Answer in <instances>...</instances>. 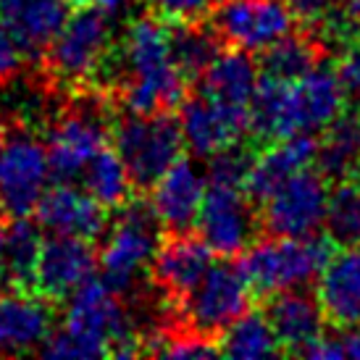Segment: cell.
<instances>
[{"label":"cell","instance_id":"obj_25","mask_svg":"<svg viewBox=\"0 0 360 360\" xmlns=\"http://www.w3.org/2000/svg\"><path fill=\"white\" fill-rule=\"evenodd\" d=\"M40 250V224H32L27 216H19L3 231V274L13 290H34Z\"/></svg>","mask_w":360,"mask_h":360},{"label":"cell","instance_id":"obj_9","mask_svg":"<svg viewBox=\"0 0 360 360\" xmlns=\"http://www.w3.org/2000/svg\"><path fill=\"white\" fill-rule=\"evenodd\" d=\"M195 226L200 240L219 258H234L250 248L255 240L252 200L242 184L208 181Z\"/></svg>","mask_w":360,"mask_h":360},{"label":"cell","instance_id":"obj_36","mask_svg":"<svg viewBox=\"0 0 360 360\" xmlns=\"http://www.w3.org/2000/svg\"><path fill=\"white\" fill-rule=\"evenodd\" d=\"M148 3L160 19L171 24L200 21L213 6V0H148Z\"/></svg>","mask_w":360,"mask_h":360},{"label":"cell","instance_id":"obj_2","mask_svg":"<svg viewBox=\"0 0 360 360\" xmlns=\"http://www.w3.org/2000/svg\"><path fill=\"white\" fill-rule=\"evenodd\" d=\"M116 66H121L119 95L127 113H158L184 101L187 77L171 58V32L158 19L131 21Z\"/></svg>","mask_w":360,"mask_h":360},{"label":"cell","instance_id":"obj_22","mask_svg":"<svg viewBox=\"0 0 360 360\" xmlns=\"http://www.w3.org/2000/svg\"><path fill=\"white\" fill-rule=\"evenodd\" d=\"M316 300L334 326H360V252H334L319 274Z\"/></svg>","mask_w":360,"mask_h":360},{"label":"cell","instance_id":"obj_21","mask_svg":"<svg viewBox=\"0 0 360 360\" xmlns=\"http://www.w3.org/2000/svg\"><path fill=\"white\" fill-rule=\"evenodd\" d=\"M274 334L279 340L281 350L292 355H302L313 342L323 334V310L319 300L302 290L276 292L266 308Z\"/></svg>","mask_w":360,"mask_h":360},{"label":"cell","instance_id":"obj_14","mask_svg":"<svg viewBox=\"0 0 360 360\" xmlns=\"http://www.w3.org/2000/svg\"><path fill=\"white\" fill-rule=\"evenodd\" d=\"M98 269V255L90 240L71 234H51L42 240L34 290H40L48 300H63L82 287Z\"/></svg>","mask_w":360,"mask_h":360},{"label":"cell","instance_id":"obj_18","mask_svg":"<svg viewBox=\"0 0 360 360\" xmlns=\"http://www.w3.org/2000/svg\"><path fill=\"white\" fill-rule=\"evenodd\" d=\"M71 11V0H0V19L27 58H40L48 53Z\"/></svg>","mask_w":360,"mask_h":360},{"label":"cell","instance_id":"obj_13","mask_svg":"<svg viewBox=\"0 0 360 360\" xmlns=\"http://www.w3.org/2000/svg\"><path fill=\"white\" fill-rule=\"evenodd\" d=\"M179 127L184 148H190L198 158H210L245 137V131L250 129V110L226 108L205 95H198L181 101Z\"/></svg>","mask_w":360,"mask_h":360},{"label":"cell","instance_id":"obj_41","mask_svg":"<svg viewBox=\"0 0 360 360\" xmlns=\"http://www.w3.org/2000/svg\"><path fill=\"white\" fill-rule=\"evenodd\" d=\"M6 281V274H3V231H0V284Z\"/></svg>","mask_w":360,"mask_h":360},{"label":"cell","instance_id":"obj_5","mask_svg":"<svg viewBox=\"0 0 360 360\" xmlns=\"http://www.w3.org/2000/svg\"><path fill=\"white\" fill-rule=\"evenodd\" d=\"M113 150L124 160L134 187L148 190L181 158L184 137L179 119H174L169 110L127 113V119H121L113 129Z\"/></svg>","mask_w":360,"mask_h":360},{"label":"cell","instance_id":"obj_39","mask_svg":"<svg viewBox=\"0 0 360 360\" xmlns=\"http://www.w3.org/2000/svg\"><path fill=\"white\" fill-rule=\"evenodd\" d=\"M284 3L290 6L295 19L305 21V24H319L326 16V11L331 8L334 0H284Z\"/></svg>","mask_w":360,"mask_h":360},{"label":"cell","instance_id":"obj_27","mask_svg":"<svg viewBox=\"0 0 360 360\" xmlns=\"http://www.w3.org/2000/svg\"><path fill=\"white\" fill-rule=\"evenodd\" d=\"M169 32L171 58L176 63V69L187 77V82L200 77L221 53V37L213 27H205L198 21H184V24H174V30Z\"/></svg>","mask_w":360,"mask_h":360},{"label":"cell","instance_id":"obj_3","mask_svg":"<svg viewBox=\"0 0 360 360\" xmlns=\"http://www.w3.org/2000/svg\"><path fill=\"white\" fill-rule=\"evenodd\" d=\"M331 255L334 240L329 234L271 237L250 245L240 266L252 290L260 295H276L287 290H305L310 281L319 279Z\"/></svg>","mask_w":360,"mask_h":360},{"label":"cell","instance_id":"obj_8","mask_svg":"<svg viewBox=\"0 0 360 360\" xmlns=\"http://www.w3.org/2000/svg\"><path fill=\"white\" fill-rule=\"evenodd\" d=\"M329 179L319 169H302L279 184L263 200L260 224L271 237H305L316 234L326 221Z\"/></svg>","mask_w":360,"mask_h":360},{"label":"cell","instance_id":"obj_16","mask_svg":"<svg viewBox=\"0 0 360 360\" xmlns=\"http://www.w3.org/2000/svg\"><path fill=\"white\" fill-rule=\"evenodd\" d=\"M208 176L190 158H179L153 184L150 205L163 229L187 231L195 226Z\"/></svg>","mask_w":360,"mask_h":360},{"label":"cell","instance_id":"obj_28","mask_svg":"<svg viewBox=\"0 0 360 360\" xmlns=\"http://www.w3.org/2000/svg\"><path fill=\"white\" fill-rule=\"evenodd\" d=\"M82 179H84V190L90 192L103 208H121L127 200H131V184L134 181H131L129 171H127L124 160L119 158L116 150L103 148L90 160Z\"/></svg>","mask_w":360,"mask_h":360},{"label":"cell","instance_id":"obj_12","mask_svg":"<svg viewBox=\"0 0 360 360\" xmlns=\"http://www.w3.org/2000/svg\"><path fill=\"white\" fill-rule=\"evenodd\" d=\"M48 163L56 181L79 179L90 160L108 148V127L98 105H77L53 124L48 134Z\"/></svg>","mask_w":360,"mask_h":360},{"label":"cell","instance_id":"obj_6","mask_svg":"<svg viewBox=\"0 0 360 360\" xmlns=\"http://www.w3.org/2000/svg\"><path fill=\"white\" fill-rule=\"evenodd\" d=\"M250 295L252 287L242 266L224 258L210 263L200 281L176 300L179 319L190 331L216 337L250 308Z\"/></svg>","mask_w":360,"mask_h":360},{"label":"cell","instance_id":"obj_31","mask_svg":"<svg viewBox=\"0 0 360 360\" xmlns=\"http://www.w3.org/2000/svg\"><path fill=\"white\" fill-rule=\"evenodd\" d=\"M40 352L45 358H103V355H108V342L63 323L60 329L48 334Z\"/></svg>","mask_w":360,"mask_h":360},{"label":"cell","instance_id":"obj_34","mask_svg":"<svg viewBox=\"0 0 360 360\" xmlns=\"http://www.w3.org/2000/svg\"><path fill=\"white\" fill-rule=\"evenodd\" d=\"M252 160H255L252 150H248L240 142H234V145L224 148V150L208 158V181H224V184H242L245 187Z\"/></svg>","mask_w":360,"mask_h":360},{"label":"cell","instance_id":"obj_7","mask_svg":"<svg viewBox=\"0 0 360 360\" xmlns=\"http://www.w3.org/2000/svg\"><path fill=\"white\" fill-rule=\"evenodd\" d=\"M110 16L92 6L71 11V16L48 48V66L58 82L84 84L103 71L110 53Z\"/></svg>","mask_w":360,"mask_h":360},{"label":"cell","instance_id":"obj_20","mask_svg":"<svg viewBox=\"0 0 360 360\" xmlns=\"http://www.w3.org/2000/svg\"><path fill=\"white\" fill-rule=\"evenodd\" d=\"M316 150H319V140L313 134H292V137L276 140V145H271L269 150H263L252 160L245 179L248 198L252 202H263L292 174L316 163Z\"/></svg>","mask_w":360,"mask_h":360},{"label":"cell","instance_id":"obj_43","mask_svg":"<svg viewBox=\"0 0 360 360\" xmlns=\"http://www.w3.org/2000/svg\"><path fill=\"white\" fill-rule=\"evenodd\" d=\"M0 148H3V134H0Z\"/></svg>","mask_w":360,"mask_h":360},{"label":"cell","instance_id":"obj_1","mask_svg":"<svg viewBox=\"0 0 360 360\" xmlns=\"http://www.w3.org/2000/svg\"><path fill=\"white\" fill-rule=\"evenodd\" d=\"M347 92L340 74L323 66L295 82L260 77L250 103V129L260 140H284L292 134L323 131L345 113Z\"/></svg>","mask_w":360,"mask_h":360},{"label":"cell","instance_id":"obj_33","mask_svg":"<svg viewBox=\"0 0 360 360\" xmlns=\"http://www.w3.org/2000/svg\"><path fill=\"white\" fill-rule=\"evenodd\" d=\"M302 355L313 360H360V326H337L331 334H321Z\"/></svg>","mask_w":360,"mask_h":360},{"label":"cell","instance_id":"obj_44","mask_svg":"<svg viewBox=\"0 0 360 360\" xmlns=\"http://www.w3.org/2000/svg\"><path fill=\"white\" fill-rule=\"evenodd\" d=\"M358 252H360V240H358Z\"/></svg>","mask_w":360,"mask_h":360},{"label":"cell","instance_id":"obj_10","mask_svg":"<svg viewBox=\"0 0 360 360\" xmlns=\"http://www.w3.org/2000/svg\"><path fill=\"white\" fill-rule=\"evenodd\" d=\"M53 179L48 148L30 131L3 137L0 148V205L13 219L34 213L42 192Z\"/></svg>","mask_w":360,"mask_h":360},{"label":"cell","instance_id":"obj_32","mask_svg":"<svg viewBox=\"0 0 360 360\" xmlns=\"http://www.w3.org/2000/svg\"><path fill=\"white\" fill-rule=\"evenodd\" d=\"M163 358H176V360H195V358H216L221 355L219 342L213 337H202L198 331H187L179 337H169V340H153L148 342V350Z\"/></svg>","mask_w":360,"mask_h":360},{"label":"cell","instance_id":"obj_30","mask_svg":"<svg viewBox=\"0 0 360 360\" xmlns=\"http://www.w3.org/2000/svg\"><path fill=\"white\" fill-rule=\"evenodd\" d=\"M326 234L334 245H358L360 240V181L345 179L329 192L326 205Z\"/></svg>","mask_w":360,"mask_h":360},{"label":"cell","instance_id":"obj_19","mask_svg":"<svg viewBox=\"0 0 360 360\" xmlns=\"http://www.w3.org/2000/svg\"><path fill=\"white\" fill-rule=\"evenodd\" d=\"M213 263V252L200 237L187 231H174L169 240H160L158 252L150 263L153 279L169 297L179 300L190 292Z\"/></svg>","mask_w":360,"mask_h":360},{"label":"cell","instance_id":"obj_24","mask_svg":"<svg viewBox=\"0 0 360 360\" xmlns=\"http://www.w3.org/2000/svg\"><path fill=\"white\" fill-rule=\"evenodd\" d=\"M316 169L329 181L355 179L360 171V116L342 113L323 129L316 150Z\"/></svg>","mask_w":360,"mask_h":360},{"label":"cell","instance_id":"obj_4","mask_svg":"<svg viewBox=\"0 0 360 360\" xmlns=\"http://www.w3.org/2000/svg\"><path fill=\"white\" fill-rule=\"evenodd\" d=\"M160 221L150 202L127 200L119 216L108 224V237L103 242L101 263L103 276L119 295L131 292L140 284L142 274L150 269L160 245Z\"/></svg>","mask_w":360,"mask_h":360},{"label":"cell","instance_id":"obj_15","mask_svg":"<svg viewBox=\"0 0 360 360\" xmlns=\"http://www.w3.org/2000/svg\"><path fill=\"white\" fill-rule=\"evenodd\" d=\"M34 213L40 229L51 234H71L92 242L108 229V208H103L87 190H77L71 181H58L42 192Z\"/></svg>","mask_w":360,"mask_h":360},{"label":"cell","instance_id":"obj_42","mask_svg":"<svg viewBox=\"0 0 360 360\" xmlns=\"http://www.w3.org/2000/svg\"><path fill=\"white\" fill-rule=\"evenodd\" d=\"M3 213H6V210H3V205H0V219H3Z\"/></svg>","mask_w":360,"mask_h":360},{"label":"cell","instance_id":"obj_11","mask_svg":"<svg viewBox=\"0 0 360 360\" xmlns=\"http://www.w3.org/2000/svg\"><path fill=\"white\" fill-rule=\"evenodd\" d=\"M295 21L284 0H224L213 13V30L237 51L263 53L295 32Z\"/></svg>","mask_w":360,"mask_h":360},{"label":"cell","instance_id":"obj_40","mask_svg":"<svg viewBox=\"0 0 360 360\" xmlns=\"http://www.w3.org/2000/svg\"><path fill=\"white\" fill-rule=\"evenodd\" d=\"M87 6H92V8H98L101 13H105V16H110V19H116V16H121V13H127L131 6V0H84Z\"/></svg>","mask_w":360,"mask_h":360},{"label":"cell","instance_id":"obj_29","mask_svg":"<svg viewBox=\"0 0 360 360\" xmlns=\"http://www.w3.org/2000/svg\"><path fill=\"white\" fill-rule=\"evenodd\" d=\"M316 66H319V45H316V40L300 37L295 32L281 37L279 42H274L271 48H266L263 58H260L263 77H274V79L284 82L300 79Z\"/></svg>","mask_w":360,"mask_h":360},{"label":"cell","instance_id":"obj_26","mask_svg":"<svg viewBox=\"0 0 360 360\" xmlns=\"http://www.w3.org/2000/svg\"><path fill=\"white\" fill-rule=\"evenodd\" d=\"M219 350L221 355H229V358L255 360L271 358V355L281 352V345L274 334V326H271L266 313L245 310L240 319L221 331Z\"/></svg>","mask_w":360,"mask_h":360},{"label":"cell","instance_id":"obj_37","mask_svg":"<svg viewBox=\"0 0 360 360\" xmlns=\"http://www.w3.org/2000/svg\"><path fill=\"white\" fill-rule=\"evenodd\" d=\"M337 74H340V82L345 92H347V98L360 101V34L345 45Z\"/></svg>","mask_w":360,"mask_h":360},{"label":"cell","instance_id":"obj_17","mask_svg":"<svg viewBox=\"0 0 360 360\" xmlns=\"http://www.w3.org/2000/svg\"><path fill=\"white\" fill-rule=\"evenodd\" d=\"M53 331V308L48 297L32 290L0 295V355L40 350Z\"/></svg>","mask_w":360,"mask_h":360},{"label":"cell","instance_id":"obj_38","mask_svg":"<svg viewBox=\"0 0 360 360\" xmlns=\"http://www.w3.org/2000/svg\"><path fill=\"white\" fill-rule=\"evenodd\" d=\"M24 58H27V53L21 51L16 37L11 34V30L0 19V84H6L19 74Z\"/></svg>","mask_w":360,"mask_h":360},{"label":"cell","instance_id":"obj_23","mask_svg":"<svg viewBox=\"0 0 360 360\" xmlns=\"http://www.w3.org/2000/svg\"><path fill=\"white\" fill-rule=\"evenodd\" d=\"M260 71L245 51L219 53L213 63L200 74V95L226 108L250 110L252 95L258 90Z\"/></svg>","mask_w":360,"mask_h":360},{"label":"cell","instance_id":"obj_35","mask_svg":"<svg viewBox=\"0 0 360 360\" xmlns=\"http://www.w3.org/2000/svg\"><path fill=\"white\" fill-rule=\"evenodd\" d=\"M329 42H347L360 34V0H334L319 21Z\"/></svg>","mask_w":360,"mask_h":360}]
</instances>
